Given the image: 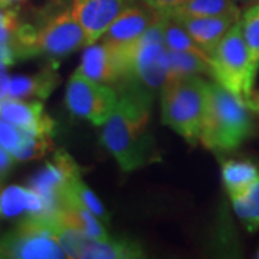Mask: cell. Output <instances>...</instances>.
I'll list each match as a JSON object with an SVG mask.
<instances>
[{
	"mask_svg": "<svg viewBox=\"0 0 259 259\" xmlns=\"http://www.w3.org/2000/svg\"><path fill=\"white\" fill-rule=\"evenodd\" d=\"M213 79L228 91L248 102L252 97L249 85V54L242 32L241 20L232 26L212 55Z\"/></svg>",
	"mask_w": 259,
	"mask_h": 259,
	"instance_id": "5b68a950",
	"label": "cell"
},
{
	"mask_svg": "<svg viewBox=\"0 0 259 259\" xmlns=\"http://www.w3.org/2000/svg\"><path fill=\"white\" fill-rule=\"evenodd\" d=\"M40 214L48 212L44 197L32 187L9 186L0 190V216L16 218L20 214Z\"/></svg>",
	"mask_w": 259,
	"mask_h": 259,
	"instance_id": "9a60e30c",
	"label": "cell"
},
{
	"mask_svg": "<svg viewBox=\"0 0 259 259\" xmlns=\"http://www.w3.org/2000/svg\"><path fill=\"white\" fill-rule=\"evenodd\" d=\"M59 83V75L55 68H44L35 75H15L10 76L8 98H48Z\"/></svg>",
	"mask_w": 259,
	"mask_h": 259,
	"instance_id": "2e32d148",
	"label": "cell"
},
{
	"mask_svg": "<svg viewBox=\"0 0 259 259\" xmlns=\"http://www.w3.org/2000/svg\"><path fill=\"white\" fill-rule=\"evenodd\" d=\"M252 130L248 102L228 91L219 82H210L199 141L213 151L239 147Z\"/></svg>",
	"mask_w": 259,
	"mask_h": 259,
	"instance_id": "7a4b0ae2",
	"label": "cell"
},
{
	"mask_svg": "<svg viewBox=\"0 0 259 259\" xmlns=\"http://www.w3.org/2000/svg\"><path fill=\"white\" fill-rule=\"evenodd\" d=\"M158 18V10L153 9L141 2H136L124 10L102 35L101 42L118 56L124 75L128 58L137 47L139 40Z\"/></svg>",
	"mask_w": 259,
	"mask_h": 259,
	"instance_id": "9c48e42d",
	"label": "cell"
},
{
	"mask_svg": "<svg viewBox=\"0 0 259 259\" xmlns=\"http://www.w3.org/2000/svg\"><path fill=\"white\" fill-rule=\"evenodd\" d=\"M139 2L147 5L150 8H153V9L158 10V12H164V10L171 9V8L177 6V5H180L185 0H139Z\"/></svg>",
	"mask_w": 259,
	"mask_h": 259,
	"instance_id": "83f0119b",
	"label": "cell"
},
{
	"mask_svg": "<svg viewBox=\"0 0 259 259\" xmlns=\"http://www.w3.org/2000/svg\"><path fill=\"white\" fill-rule=\"evenodd\" d=\"M19 26L18 10L0 6V44L12 45Z\"/></svg>",
	"mask_w": 259,
	"mask_h": 259,
	"instance_id": "484cf974",
	"label": "cell"
},
{
	"mask_svg": "<svg viewBox=\"0 0 259 259\" xmlns=\"http://www.w3.org/2000/svg\"><path fill=\"white\" fill-rule=\"evenodd\" d=\"M223 185L229 196L246 190L259 179V170L249 161H226L222 166Z\"/></svg>",
	"mask_w": 259,
	"mask_h": 259,
	"instance_id": "ffe728a7",
	"label": "cell"
},
{
	"mask_svg": "<svg viewBox=\"0 0 259 259\" xmlns=\"http://www.w3.org/2000/svg\"><path fill=\"white\" fill-rule=\"evenodd\" d=\"M33 133L20 128L9 121L0 118V147L8 150L9 153H16Z\"/></svg>",
	"mask_w": 259,
	"mask_h": 259,
	"instance_id": "d4e9b609",
	"label": "cell"
},
{
	"mask_svg": "<svg viewBox=\"0 0 259 259\" xmlns=\"http://www.w3.org/2000/svg\"><path fill=\"white\" fill-rule=\"evenodd\" d=\"M150 97L144 91H125L104 124L102 143L125 171L160 160L153 136L148 133Z\"/></svg>",
	"mask_w": 259,
	"mask_h": 259,
	"instance_id": "6da1fadb",
	"label": "cell"
},
{
	"mask_svg": "<svg viewBox=\"0 0 259 259\" xmlns=\"http://www.w3.org/2000/svg\"><path fill=\"white\" fill-rule=\"evenodd\" d=\"M54 148L52 134H32L28 141L13 153V157L18 161H28L42 158Z\"/></svg>",
	"mask_w": 259,
	"mask_h": 259,
	"instance_id": "cb8c5ba5",
	"label": "cell"
},
{
	"mask_svg": "<svg viewBox=\"0 0 259 259\" xmlns=\"http://www.w3.org/2000/svg\"><path fill=\"white\" fill-rule=\"evenodd\" d=\"M15 161H18V160L13 157L12 153H9L3 147H0V183L5 177L8 176V173H9V170L12 168Z\"/></svg>",
	"mask_w": 259,
	"mask_h": 259,
	"instance_id": "4316f807",
	"label": "cell"
},
{
	"mask_svg": "<svg viewBox=\"0 0 259 259\" xmlns=\"http://www.w3.org/2000/svg\"><path fill=\"white\" fill-rule=\"evenodd\" d=\"M118 97V93L107 83L94 81L75 71L66 83L65 102L74 115L101 127L114 111Z\"/></svg>",
	"mask_w": 259,
	"mask_h": 259,
	"instance_id": "ba28073f",
	"label": "cell"
},
{
	"mask_svg": "<svg viewBox=\"0 0 259 259\" xmlns=\"http://www.w3.org/2000/svg\"><path fill=\"white\" fill-rule=\"evenodd\" d=\"M187 75H209L213 78V61L210 58H203L192 52L168 51L167 79Z\"/></svg>",
	"mask_w": 259,
	"mask_h": 259,
	"instance_id": "d6986e66",
	"label": "cell"
},
{
	"mask_svg": "<svg viewBox=\"0 0 259 259\" xmlns=\"http://www.w3.org/2000/svg\"><path fill=\"white\" fill-rule=\"evenodd\" d=\"M18 2H23V0H0V6L2 8H10L12 5L18 3Z\"/></svg>",
	"mask_w": 259,
	"mask_h": 259,
	"instance_id": "f546056e",
	"label": "cell"
},
{
	"mask_svg": "<svg viewBox=\"0 0 259 259\" xmlns=\"http://www.w3.org/2000/svg\"><path fill=\"white\" fill-rule=\"evenodd\" d=\"M81 177V167L64 148L58 150L54 158L29 180V187L36 190L45 200L48 212H55L64 189Z\"/></svg>",
	"mask_w": 259,
	"mask_h": 259,
	"instance_id": "30bf717a",
	"label": "cell"
},
{
	"mask_svg": "<svg viewBox=\"0 0 259 259\" xmlns=\"http://www.w3.org/2000/svg\"><path fill=\"white\" fill-rule=\"evenodd\" d=\"M10 47L18 58L35 55L64 56L88 47L87 33L75 18L71 6L55 10L39 26L20 25Z\"/></svg>",
	"mask_w": 259,
	"mask_h": 259,
	"instance_id": "3957f363",
	"label": "cell"
},
{
	"mask_svg": "<svg viewBox=\"0 0 259 259\" xmlns=\"http://www.w3.org/2000/svg\"><path fill=\"white\" fill-rule=\"evenodd\" d=\"M163 15V36H164V44L168 51H180V52H192L203 58H210L202 48L194 42V39L186 30L176 19L170 18L164 13Z\"/></svg>",
	"mask_w": 259,
	"mask_h": 259,
	"instance_id": "603a6c76",
	"label": "cell"
},
{
	"mask_svg": "<svg viewBox=\"0 0 259 259\" xmlns=\"http://www.w3.org/2000/svg\"><path fill=\"white\" fill-rule=\"evenodd\" d=\"M241 25L249 54V85L253 88L259 69V3L243 13Z\"/></svg>",
	"mask_w": 259,
	"mask_h": 259,
	"instance_id": "44dd1931",
	"label": "cell"
},
{
	"mask_svg": "<svg viewBox=\"0 0 259 259\" xmlns=\"http://www.w3.org/2000/svg\"><path fill=\"white\" fill-rule=\"evenodd\" d=\"M258 2H259V0H258Z\"/></svg>",
	"mask_w": 259,
	"mask_h": 259,
	"instance_id": "1f68e13d",
	"label": "cell"
},
{
	"mask_svg": "<svg viewBox=\"0 0 259 259\" xmlns=\"http://www.w3.org/2000/svg\"><path fill=\"white\" fill-rule=\"evenodd\" d=\"M173 19H176L194 42L210 56L228 30L239 22V18L235 16H176Z\"/></svg>",
	"mask_w": 259,
	"mask_h": 259,
	"instance_id": "4fadbf2b",
	"label": "cell"
},
{
	"mask_svg": "<svg viewBox=\"0 0 259 259\" xmlns=\"http://www.w3.org/2000/svg\"><path fill=\"white\" fill-rule=\"evenodd\" d=\"M0 118L33 134H52L55 121L44 110L40 101L5 98L0 101Z\"/></svg>",
	"mask_w": 259,
	"mask_h": 259,
	"instance_id": "7c38bea8",
	"label": "cell"
},
{
	"mask_svg": "<svg viewBox=\"0 0 259 259\" xmlns=\"http://www.w3.org/2000/svg\"><path fill=\"white\" fill-rule=\"evenodd\" d=\"M8 66L5 61L0 59V101L8 98V90H9V75H8Z\"/></svg>",
	"mask_w": 259,
	"mask_h": 259,
	"instance_id": "f1b7e54d",
	"label": "cell"
},
{
	"mask_svg": "<svg viewBox=\"0 0 259 259\" xmlns=\"http://www.w3.org/2000/svg\"><path fill=\"white\" fill-rule=\"evenodd\" d=\"M258 258H259V252H258Z\"/></svg>",
	"mask_w": 259,
	"mask_h": 259,
	"instance_id": "4dcf8cb0",
	"label": "cell"
},
{
	"mask_svg": "<svg viewBox=\"0 0 259 259\" xmlns=\"http://www.w3.org/2000/svg\"><path fill=\"white\" fill-rule=\"evenodd\" d=\"M144 258V252L139 243L130 241H115V239H90L82 259H136Z\"/></svg>",
	"mask_w": 259,
	"mask_h": 259,
	"instance_id": "ac0fdd59",
	"label": "cell"
},
{
	"mask_svg": "<svg viewBox=\"0 0 259 259\" xmlns=\"http://www.w3.org/2000/svg\"><path fill=\"white\" fill-rule=\"evenodd\" d=\"M167 16H235L241 18V10L233 0H185L171 9L160 12Z\"/></svg>",
	"mask_w": 259,
	"mask_h": 259,
	"instance_id": "e0dca14e",
	"label": "cell"
},
{
	"mask_svg": "<svg viewBox=\"0 0 259 259\" xmlns=\"http://www.w3.org/2000/svg\"><path fill=\"white\" fill-rule=\"evenodd\" d=\"M87 33L88 45L97 44L124 10L139 0H68Z\"/></svg>",
	"mask_w": 259,
	"mask_h": 259,
	"instance_id": "8fae6325",
	"label": "cell"
},
{
	"mask_svg": "<svg viewBox=\"0 0 259 259\" xmlns=\"http://www.w3.org/2000/svg\"><path fill=\"white\" fill-rule=\"evenodd\" d=\"M0 258L64 259L62 246L52 236L48 213L28 214L10 235L0 241Z\"/></svg>",
	"mask_w": 259,
	"mask_h": 259,
	"instance_id": "52a82bcc",
	"label": "cell"
},
{
	"mask_svg": "<svg viewBox=\"0 0 259 259\" xmlns=\"http://www.w3.org/2000/svg\"><path fill=\"white\" fill-rule=\"evenodd\" d=\"M233 209L245 223L246 229L255 232L259 229V179L241 193L229 196Z\"/></svg>",
	"mask_w": 259,
	"mask_h": 259,
	"instance_id": "7402d4cb",
	"label": "cell"
},
{
	"mask_svg": "<svg viewBox=\"0 0 259 259\" xmlns=\"http://www.w3.org/2000/svg\"><path fill=\"white\" fill-rule=\"evenodd\" d=\"M168 74V49L163 36V15L146 30L128 58L124 78L154 91L163 87Z\"/></svg>",
	"mask_w": 259,
	"mask_h": 259,
	"instance_id": "8992f818",
	"label": "cell"
},
{
	"mask_svg": "<svg viewBox=\"0 0 259 259\" xmlns=\"http://www.w3.org/2000/svg\"><path fill=\"white\" fill-rule=\"evenodd\" d=\"M210 82L200 75L167 79L163 85L161 121L190 144L200 139Z\"/></svg>",
	"mask_w": 259,
	"mask_h": 259,
	"instance_id": "277c9868",
	"label": "cell"
},
{
	"mask_svg": "<svg viewBox=\"0 0 259 259\" xmlns=\"http://www.w3.org/2000/svg\"><path fill=\"white\" fill-rule=\"evenodd\" d=\"M76 71L102 83L115 82L124 75L118 56L102 42L88 45Z\"/></svg>",
	"mask_w": 259,
	"mask_h": 259,
	"instance_id": "5bb4252c",
	"label": "cell"
}]
</instances>
